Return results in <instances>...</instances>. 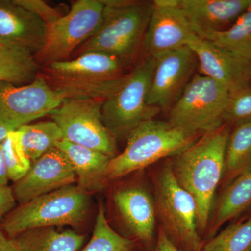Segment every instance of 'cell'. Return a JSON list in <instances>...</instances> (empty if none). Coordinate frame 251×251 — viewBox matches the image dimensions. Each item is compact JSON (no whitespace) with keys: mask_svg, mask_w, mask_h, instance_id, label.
Returning <instances> with one entry per match:
<instances>
[{"mask_svg":"<svg viewBox=\"0 0 251 251\" xmlns=\"http://www.w3.org/2000/svg\"><path fill=\"white\" fill-rule=\"evenodd\" d=\"M47 24L14 1H0V39L36 53L44 46Z\"/></svg>","mask_w":251,"mask_h":251,"instance_id":"e0dca14e","label":"cell"},{"mask_svg":"<svg viewBox=\"0 0 251 251\" xmlns=\"http://www.w3.org/2000/svg\"><path fill=\"white\" fill-rule=\"evenodd\" d=\"M134 248L132 239L120 235L110 227L105 208L102 203L99 204L92 238L81 251H133Z\"/></svg>","mask_w":251,"mask_h":251,"instance_id":"484cf974","label":"cell"},{"mask_svg":"<svg viewBox=\"0 0 251 251\" xmlns=\"http://www.w3.org/2000/svg\"><path fill=\"white\" fill-rule=\"evenodd\" d=\"M12 130H14L11 129L7 125H5L0 120V144L4 141L7 135Z\"/></svg>","mask_w":251,"mask_h":251,"instance_id":"e575fe53","label":"cell"},{"mask_svg":"<svg viewBox=\"0 0 251 251\" xmlns=\"http://www.w3.org/2000/svg\"><path fill=\"white\" fill-rule=\"evenodd\" d=\"M89 206V193L77 186L69 185L16 206L5 216L0 227L12 239L30 229L76 227L85 220Z\"/></svg>","mask_w":251,"mask_h":251,"instance_id":"277c9868","label":"cell"},{"mask_svg":"<svg viewBox=\"0 0 251 251\" xmlns=\"http://www.w3.org/2000/svg\"><path fill=\"white\" fill-rule=\"evenodd\" d=\"M251 167V120L235 125L229 133L226 151L227 174L237 176Z\"/></svg>","mask_w":251,"mask_h":251,"instance_id":"d4e9b609","label":"cell"},{"mask_svg":"<svg viewBox=\"0 0 251 251\" xmlns=\"http://www.w3.org/2000/svg\"><path fill=\"white\" fill-rule=\"evenodd\" d=\"M114 202L130 233L149 249L154 237L156 212L148 191L139 186L122 188L114 195Z\"/></svg>","mask_w":251,"mask_h":251,"instance_id":"ac0fdd59","label":"cell"},{"mask_svg":"<svg viewBox=\"0 0 251 251\" xmlns=\"http://www.w3.org/2000/svg\"><path fill=\"white\" fill-rule=\"evenodd\" d=\"M152 2L143 48L145 57L156 58L187 46L188 41L196 34L178 6L177 0H156Z\"/></svg>","mask_w":251,"mask_h":251,"instance_id":"7c38bea8","label":"cell"},{"mask_svg":"<svg viewBox=\"0 0 251 251\" xmlns=\"http://www.w3.org/2000/svg\"><path fill=\"white\" fill-rule=\"evenodd\" d=\"M198 137L169 122L153 118L142 122L128 134L125 151L110 160L107 179H118L162 158L177 156Z\"/></svg>","mask_w":251,"mask_h":251,"instance_id":"3957f363","label":"cell"},{"mask_svg":"<svg viewBox=\"0 0 251 251\" xmlns=\"http://www.w3.org/2000/svg\"><path fill=\"white\" fill-rule=\"evenodd\" d=\"M14 1L16 4L39 16L47 25L61 16L55 9L51 8L44 1L39 0H14Z\"/></svg>","mask_w":251,"mask_h":251,"instance_id":"f546056e","label":"cell"},{"mask_svg":"<svg viewBox=\"0 0 251 251\" xmlns=\"http://www.w3.org/2000/svg\"><path fill=\"white\" fill-rule=\"evenodd\" d=\"M202 39L251 63V5L227 29L211 33Z\"/></svg>","mask_w":251,"mask_h":251,"instance_id":"603a6c76","label":"cell"},{"mask_svg":"<svg viewBox=\"0 0 251 251\" xmlns=\"http://www.w3.org/2000/svg\"><path fill=\"white\" fill-rule=\"evenodd\" d=\"M103 21L94 35L79 49V55L90 52L109 54L128 62L143 47L152 11V1H103Z\"/></svg>","mask_w":251,"mask_h":251,"instance_id":"7a4b0ae2","label":"cell"},{"mask_svg":"<svg viewBox=\"0 0 251 251\" xmlns=\"http://www.w3.org/2000/svg\"><path fill=\"white\" fill-rule=\"evenodd\" d=\"M229 135L227 127L202 135L171 165L175 179L196 201L199 232L205 230L210 218L216 190L226 167Z\"/></svg>","mask_w":251,"mask_h":251,"instance_id":"6da1fadb","label":"cell"},{"mask_svg":"<svg viewBox=\"0 0 251 251\" xmlns=\"http://www.w3.org/2000/svg\"><path fill=\"white\" fill-rule=\"evenodd\" d=\"M9 181V176H8L7 171L5 166L2 150L0 144V185H8Z\"/></svg>","mask_w":251,"mask_h":251,"instance_id":"836d02e7","label":"cell"},{"mask_svg":"<svg viewBox=\"0 0 251 251\" xmlns=\"http://www.w3.org/2000/svg\"><path fill=\"white\" fill-rule=\"evenodd\" d=\"M0 251H18L17 248L0 227Z\"/></svg>","mask_w":251,"mask_h":251,"instance_id":"d6a6232c","label":"cell"},{"mask_svg":"<svg viewBox=\"0 0 251 251\" xmlns=\"http://www.w3.org/2000/svg\"><path fill=\"white\" fill-rule=\"evenodd\" d=\"M38 64L29 50L14 46L2 48L0 49V82L27 85L36 78Z\"/></svg>","mask_w":251,"mask_h":251,"instance_id":"7402d4cb","label":"cell"},{"mask_svg":"<svg viewBox=\"0 0 251 251\" xmlns=\"http://www.w3.org/2000/svg\"><path fill=\"white\" fill-rule=\"evenodd\" d=\"M25 152L31 161H36L64 139L62 131L53 121L41 122L20 127Z\"/></svg>","mask_w":251,"mask_h":251,"instance_id":"cb8c5ba5","label":"cell"},{"mask_svg":"<svg viewBox=\"0 0 251 251\" xmlns=\"http://www.w3.org/2000/svg\"><path fill=\"white\" fill-rule=\"evenodd\" d=\"M228 94L224 85L196 74L170 108L168 122L198 136L219 129Z\"/></svg>","mask_w":251,"mask_h":251,"instance_id":"8992f818","label":"cell"},{"mask_svg":"<svg viewBox=\"0 0 251 251\" xmlns=\"http://www.w3.org/2000/svg\"><path fill=\"white\" fill-rule=\"evenodd\" d=\"M101 0H79L64 16L47 25L44 46L35 54L36 62L67 60L71 54L90 39L103 21Z\"/></svg>","mask_w":251,"mask_h":251,"instance_id":"ba28073f","label":"cell"},{"mask_svg":"<svg viewBox=\"0 0 251 251\" xmlns=\"http://www.w3.org/2000/svg\"><path fill=\"white\" fill-rule=\"evenodd\" d=\"M153 251H184L176 247L161 229L158 232L156 246Z\"/></svg>","mask_w":251,"mask_h":251,"instance_id":"1f68e13d","label":"cell"},{"mask_svg":"<svg viewBox=\"0 0 251 251\" xmlns=\"http://www.w3.org/2000/svg\"><path fill=\"white\" fill-rule=\"evenodd\" d=\"M251 120V85L229 92L224 109V123L237 125Z\"/></svg>","mask_w":251,"mask_h":251,"instance_id":"f1b7e54d","label":"cell"},{"mask_svg":"<svg viewBox=\"0 0 251 251\" xmlns=\"http://www.w3.org/2000/svg\"><path fill=\"white\" fill-rule=\"evenodd\" d=\"M251 204V167L243 172L223 193L216 206L211 235L225 223L236 217Z\"/></svg>","mask_w":251,"mask_h":251,"instance_id":"44dd1931","label":"cell"},{"mask_svg":"<svg viewBox=\"0 0 251 251\" xmlns=\"http://www.w3.org/2000/svg\"><path fill=\"white\" fill-rule=\"evenodd\" d=\"M123 65L109 54L90 52L72 60L51 63L49 68L60 80L59 85L87 87L122 77Z\"/></svg>","mask_w":251,"mask_h":251,"instance_id":"9a60e30c","label":"cell"},{"mask_svg":"<svg viewBox=\"0 0 251 251\" xmlns=\"http://www.w3.org/2000/svg\"><path fill=\"white\" fill-rule=\"evenodd\" d=\"M156 59L145 57L126 75L121 85L104 100L102 119L114 138L128 137L142 122L154 118L161 112L147 102Z\"/></svg>","mask_w":251,"mask_h":251,"instance_id":"5b68a950","label":"cell"},{"mask_svg":"<svg viewBox=\"0 0 251 251\" xmlns=\"http://www.w3.org/2000/svg\"><path fill=\"white\" fill-rule=\"evenodd\" d=\"M187 46L196 54L200 74L224 85L229 92L251 85V62L196 34Z\"/></svg>","mask_w":251,"mask_h":251,"instance_id":"5bb4252c","label":"cell"},{"mask_svg":"<svg viewBox=\"0 0 251 251\" xmlns=\"http://www.w3.org/2000/svg\"><path fill=\"white\" fill-rule=\"evenodd\" d=\"M67 99L62 91L52 88L42 77L27 85L0 82V120L17 130L33 120L50 115Z\"/></svg>","mask_w":251,"mask_h":251,"instance_id":"30bf717a","label":"cell"},{"mask_svg":"<svg viewBox=\"0 0 251 251\" xmlns=\"http://www.w3.org/2000/svg\"><path fill=\"white\" fill-rule=\"evenodd\" d=\"M103 99H66L50 113L62 131L64 139L115 156V138L102 119Z\"/></svg>","mask_w":251,"mask_h":251,"instance_id":"9c48e42d","label":"cell"},{"mask_svg":"<svg viewBox=\"0 0 251 251\" xmlns=\"http://www.w3.org/2000/svg\"><path fill=\"white\" fill-rule=\"evenodd\" d=\"M67 156L74 168L77 186L85 193L103 190L106 171L111 158L92 149L63 139L56 145Z\"/></svg>","mask_w":251,"mask_h":251,"instance_id":"d6986e66","label":"cell"},{"mask_svg":"<svg viewBox=\"0 0 251 251\" xmlns=\"http://www.w3.org/2000/svg\"><path fill=\"white\" fill-rule=\"evenodd\" d=\"M201 251H251V218L228 226L203 244Z\"/></svg>","mask_w":251,"mask_h":251,"instance_id":"4316f807","label":"cell"},{"mask_svg":"<svg viewBox=\"0 0 251 251\" xmlns=\"http://www.w3.org/2000/svg\"><path fill=\"white\" fill-rule=\"evenodd\" d=\"M156 193L157 214L165 233L181 250L201 251L196 201L178 184L170 165L157 177Z\"/></svg>","mask_w":251,"mask_h":251,"instance_id":"52a82bcc","label":"cell"},{"mask_svg":"<svg viewBox=\"0 0 251 251\" xmlns=\"http://www.w3.org/2000/svg\"><path fill=\"white\" fill-rule=\"evenodd\" d=\"M21 136V131L12 130L1 143L8 176L14 183L26 175L31 165L23 149Z\"/></svg>","mask_w":251,"mask_h":251,"instance_id":"83f0119b","label":"cell"},{"mask_svg":"<svg viewBox=\"0 0 251 251\" xmlns=\"http://www.w3.org/2000/svg\"><path fill=\"white\" fill-rule=\"evenodd\" d=\"M75 179V172L67 156L54 148L32 161L29 171L11 188L16 202L22 204L72 185Z\"/></svg>","mask_w":251,"mask_h":251,"instance_id":"4fadbf2b","label":"cell"},{"mask_svg":"<svg viewBox=\"0 0 251 251\" xmlns=\"http://www.w3.org/2000/svg\"><path fill=\"white\" fill-rule=\"evenodd\" d=\"M178 6L199 37L226 30L251 5V0H177Z\"/></svg>","mask_w":251,"mask_h":251,"instance_id":"2e32d148","label":"cell"},{"mask_svg":"<svg viewBox=\"0 0 251 251\" xmlns=\"http://www.w3.org/2000/svg\"><path fill=\"white\" fill-rule=\"evenodd\" d=\"M147 102L158 110L171 108L196 74L197 57L188 46L156 57Z\"/></svg>","mask_w":251,"mask_h":251,"instance_id":"8fae6325","label":"cell"},{"mask_svg":"<svg viewBox=\"0 0 251 251\" xmlns=\"http://www.w3.org/2000/svg\"><path fill=\"white\" fill-rule=\"evenodd\" d=\"M18 251H77L85 236L71 230L59 232L54 227L30 229L12 238Z\"/></svg>","mask_w":251,"mask_h":251,"instance_id":"ffe728a7","label":"cell"},{"mask_svg":"<svg viewBox=\"0 0 251 251\" xmlns=\"http://www.w3.org/2000/svg\"><path fill=\"white\" fill-rule=\"evenodd\" d=\"M6 46H9V45H6L4 42H3V41L0 39V49H2V48L6 47Z\"/></svg>","mask_w":251,"mask_h":251,"instance_id":"d590c367","label":"cell"},{"mask_svg":"<svg viewBox=\"0 0 251 251\" xmlns=\"http://www.w3.org/2000/svg\"><path fill=\"white\" fill-rule=\"evenodd\" d=\"M12 188L8 185H0V223L3 217L16 206Z\"/></svg>","mask_w":251,"mask_h":251,"instance_id":"4dcf8cb0","label":"cell"}]
</instances>
